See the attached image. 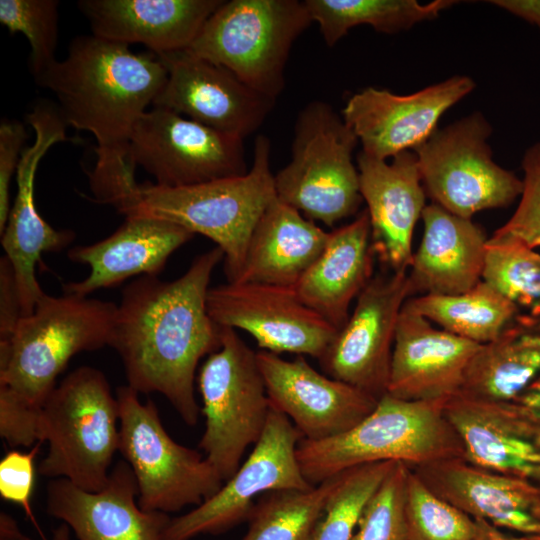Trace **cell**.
Segmentation results:
<instances>
[{
	"label": "cell",
	"instance_id": "obj_17",
	"mask_svg": "<svg viewBox=\"0 0 540 540\" xmlns=\"http://www.w3.org/2000/svg\"><path fill=\"white\" fill-rule=\"evenodd\" d=\"M474 88L473 79L465 75L407 95L367 87L347 99L342 117L361 143V152L388 160L423 144L442 115Z\"/></svg>",
	"mask_w": 540,
	"mask_h": 540
},
{
	"label": "cell",
	"instance_id": "obj_36",
	"mask_svg": "<svg viewBox=\"0 0 540 540\" xmlns=\"http://www.w3.org/2000/svg\"><path fill=\"white\" fill-rule=\"evenodd\" d=\"M408 540H472L476 522L434 494L410 468L406 495Z\"/></svg>",
	"mask_w": 540,
	"mask_h": 540
},
{
	"label": "cell",
	"instance_id": "obj_40",
	"mask_svg": "<svg viewBox=\"0 0 540 540\" xmlns=\"http://www.w3.org/2000/svg\"><path fill=\"white\" fill-rule=\"evenodd\" d=\"M43 442H37L29 452L11 449L0 461V496L19 505L40 536L46 540L34 516L31 498L35 484L34 460Z\"/></svg>",
	"mask_w": 540,
	"mask_h": 540
},
{
	"label": "cell",
	"instance_id": "obj_33",
	"mask_svg": "<svg viewBox=\"0 0 540 540\" xmlns=\"http://www.w3.org/2000/svg\"><path fill=\"white\" fill-rule=\"evenodd\" d=\"M339 474L309 489L263 494L255 503L242 540H310Z\"/></svg>",
	"mask_w": 540,
	"mask_h": 540
},
{
	"label": "cell",
	"instance_id": "obj_12",
	"mask_svg": "<svg viewBox=\"0 0 540 540\" xmlns=\"http://www.w3.org/2000/svg\"><path fill=\"white\" fill-rule=\"evenodd\" d=\"M302 439L291 420L271 406L264 431L245 462L212 497L171 518L164 540L222 534L248 520L257 496L314 486L305 479L299 466L297 447Z\"/></svg>",
	"mask_w": 540,
	"mask_h": 540
},
{
	"label": "cell",
	"instance_id": "obj_2",
	"mask_svg": "<svg viewBox=\"0 0 540 540\" xmlns=\"http://www.w3.org/2000/svg\"><path fill=\"white\" fill-rule=\"evenodd\" d=\"M224 259L219 247L197 256L173 281L140 276L122 291L110 347L119 355L128 386L160 393L183 421L197 424L199 361L221 346V327L207 309L209 283Z\"/></svg>",
	"mask_w": 540,
	"mask_h": 540
},
{
	"label": "cell",
	"instance_id": "obj_37",
	"mask_svg": "<svg viewBox=\"0 0 540 540\" xmlns=\"http://www.w3.org/2000/svg\"><path fill=\"white\" fill-rule=\"evenodd\" d=\"M58 7L57 0H0L1 24L11 34H23L30 44L34 78L57 62Z\"/></svg>",
	"mask_w": 540,
	"mask_h": 540
},
{
	"label": "cell",
	"instance_id": "obj_5",
	"mask_svg": "<svg viewBox=\"0 0 540 540\" xmlns=\"http://www.w3.org/2000/svg\"><path fill=\"white\" fill-rule=\"evenodd\" d=\"M270 159L271 142L258 135L246 174L182 187L139 184L136 201L124 216L167 220L211 239L224 254L227 282H232L256 223L276 197Z\"/></svg>",
	"mask_w": 540,
	"mask_h": 540
},
{
	"label": "cell",
	"instance_id": "obj_26",
	"mask_svg": "<svg viewBox=\"0 0 540 540\" xmlns=\"http://www.w3.org/2000/svg\"><path fill=\"white\" fill-rule=\"evenodd\" d=\"M222 0H80L94 36L156 55L185 50Z\"/></svg>",
	"mask_w": 540,
	"mask_h": 540
},
{
	"label": "cell",
	"instance_id": "obj_27",
	"mask_svg": "<svg viewBox=\"0 0 540 540\" xmlns=\"http://www.w3.org/2000/svg\"><path fill=\"white\" fill-rule=\"evenodd\" d=\"M424 232L408 277L413 296L455 295L482 280L487 238L472 221L433 203L421 216Z\"/></svg>",
	"mask_w": 540,
	"mask_h": 540
},
{
	"label": "cell",
	"instance_id": "obj_24",
	"mask_svg": "<svg viewBox=\"0 0 540 540\" xmlns=\"http://www.w3.org/2000/svg\"><path fill=\"white\" fill-rule=\"evenodd\" d=\"M479 347L436 328L403 305L387 393L408 401H446L460 392L467 366Z\"/></svg>",
	"mask_w": 540,
	"mask_h": 540
},
{
	"label": "cell",
	"instance_id": "obj_21",
	"mask_svg": "<svg viewBox=\"0 0 540 540\" xmlns=\"http://www.w3.org/2000/svg\"><path fill=\"white\" fill-rule=\"evenodd\" d=\"M444 413L466 461L540 484V425L514 402L457 394L445 401Z\"/></svg>",
	"mask_w": 540,
	"mask_h": 540
},
{
	"label": "cell",
	"instance_id": "obj_41",
	"mask_svg": "<svg viewBox=\"0 0 540 540\" xmlns=\"http://www.w3.org/2000/svg\"><path fill=\"white\" fill-rule=\"evenodd\" d=\"M24 124L4 119L0 124V234L3 232L11 209V180L16 175L23 145L27 139Z\"/></svg>",
	"mask_w": 540,
	"mask_h": 540
},
{
	"label": "cell",
	"instance_id": "obj_48",
	"mask_svg": "<svg viewBox=\"0 0 540 540\" xmlns=\"http://www.w3.org/2000/svg\"><path fill=\"white\" fill-rule=\"evenodd\" d=\"M534 319H537V320H539V321H540V315H539V316H538L537 318H534Z\"/></svg>",
	"mask_w": 540,
	"mask_h": 540
},
{
	"label": "cell",
	"instance_id": "obj_30",
	"mask_svg": "<svg viewBox=\"0 0 540 540\" xmlns=\"http://www.w3.org/2000/svg\"><path fill=\"white\" fill-rule=\"evenodd\" d=\"M540 376V321L519 314L493 341L480 345L458 394L512 402Z\"/></svg>",
	"mask_w": 540,
	"mask_h": 540
},
{
	"label": "cell",
	"instance_id": "obj_39",
	"mask_svg": "<svg viewBox=\"0 0 540 540\" xmlns=\"http://www.w3.org/2000/svg\"><path fill=\"white\" fill-rule=\"evenodd\" d=\"M523 189L520 201L509 220L494 233L510 235L530 247H540V140L524 153Z\"/></svg>",
	"mask_w": 540,
	"mask_h": 540
},
{
	"label": "cell",
	"instance_id": "obj_22",
	"mask_svg": "<svg viewBox=\"0 0 540 540\" xmlns=\"http://www.w3.org/2000/svg\"><path fill=\"white\" fill-rule=\"evenodd\" d=\"M438 497L473 519L540 537V484L449 458L411 468Z\"/></svg>",
	"mask_w": 540,
	"mask_h": 540
},
{
	"label": "cell",
	"instance_id": "obj_44",
	"mask_svg": "<svg viewBox=\"0 0 540 540\" xmlns=\"http://www.w3.org/2000/svg\"><path fill=\"white\" fill-rule=\"evenodd\" d=\"M512 402L540 425V376L526 387Z\"/></svg>",
	"mask_w": 540,
	"mask_h": 540
},
{
	"label": "cell",
	"instance_id": "obj_1",
	"mask_svg": "<svg viewBox=\"0 0 540 540\" xmlns=\"http://www.w3.org/2000/svg\"><path fill=\"white\" fill-rule=\"evenodd\" d=\"M167 77L155 53L91 34L76 36L67 56L34 78L56 96L68 126L94 136L96 163L87 172L92 200L123 215L139 190L129 156L132 132Z\"/></svg>",
	"mask_w": 540,
	"mask_h": 540
},
{
	"label": "cell",
	"instance_id": "obj_34",
	"mask_svg": "<svg viewBox=\"0 0 540 540\" xmlns=\"http://www.w3.org/2000/svg\"><path fill=\"white\" fill-rule=\"evenodd\" d=\"M482 280L525 314L540 315V253L522 240L493 233L486 244Z\"/></svg>",
	"mask_w": 540,
	"mask_h": 540
},
{
	"label": "cell",
	"instance_id": "obj_28",
	"mask_svg": "<svg viewBox=\"0 0 540 540\" xmlns=\"http://www.w3.org/2000/svg\"><path fill=\"white\" fill-rule=\"evenodd\" d=\"M375 253L367 210L352 222L329 232L327 243L298 280L300 300L340 330L349 308L373 278Z\"/></svg>",
	"mask_w": 540,
	"mask_h": 540
},
{
	"label": "cell",
	"instance_id": "obj_16",
	"mask_svg": "<svg viewBox=\"0 0 540 540\" xmlns=\"http://www.w3.org/2000/svg\"><path fill=\"white\" fill-rule=\"evenodd\" d=\"M410 297L408 272L373 276L319 360L326 374L378 400L385 395L398 319Z\"/></svg>",
	"mask_w": 540,
	"mask_h": 540
},
{
	"label": "cell",
	"instance_id": "obj_38",
	"mask_svg": "<svg viewBox=\"0 0 540 540\" xmlns=\"http://www.w3.org/2000/svg\"><path fill=\"white\" fill-rule=\"evenodd\" d=\"M410 467L395 462L365 506L352 540H408L406 495Z\"/></svg>",
	"mask_w": 540,
	"mask_h": 540
},
{
	"label": "cell",
	"instance_id": "obj_32",
	"mask_svg": "<svg viewBox=\"0 0 540 540\" xmlns=\"http://www.w3.org/2000/svg\"><path fill=\"white\" fill-rule=\"evenodd\" d=\"M457 3L435 0H305L313 22H317L328 46H334L350 29L369 25L376 31L394 34L433 20L441 11Z\"/></svg>",
	"mask_w": 540,
	"mask_h": 540
},
{
	"label": "cell",
	"instance_id": "obj_8",
	"mask_svg": "<svg viewBox=\"0 0 540 540\" xmlns=\"http://www.w3.org/2000/svg\"><path fill=\"white\" fill-rule=\"evenodd\" d=\"M312 22L305 1H224L186 50L276 100L291 48Z\"/></svg>",
	"mask_w": 540,
	"mask_h": 540
},
{
	"label": "cell",
	"instance_id": "obj_14",
	"mask_svg": "<svg viewBox=\"0 0 540 540\" xmlns=\"http://www.w3.org/2000/svg\"><path fill=\"white\" fill-rule=\"evenodd\" d=\"M207 309L218 326L245 331L261 350L274 354L320 360L338 333L300 300L294 287L227 282L209 289Z\"/></svg>",
	"mask_w": 540,
	"mask_h": 540
},
{
	"label": "cell",
	"instance_id": "obj_10",
	"mask_svg": "<svg viewBox=\"0 0 540 540\" xmlns=\"http://www.w3.org/2000/svg\"><path fill=\"white\" fill-rule=\"evenodd\" d=\"M119 452L138 487V503L146 511L178 512L200 505L224 484L199 451L177 443L164 428L153 401L141 402L128 385L117 389Z\"/></svg>",
	"mask_w": 540,
	"mask_h": 540
},
{
	"label": "cell",
	"instance_id": "obj_13",
	"mask_svg": "<svg viewBox=\"0 0 540 540\" xmlns=\"http://www.w3.org/2000/svg\"><path fill=\"white\" fill-rule=\"evenodd\" d=\"M243 140L152 106L135 125L130 162L157 185L182 187L246 174Z\"/></svg>",
	"mask_w": 540,
	"mask_h": 540
},
{
	"label": "cell",
	"instance_id": "obj_47",
	"mask_svg": "<svg viewBox=\"0 0 540 540\" xmlns=\"http://www.w3.org/2000/svg\"><path fill=\"white\" fill-rule=\"evenodd\" d=\"M51 540H71L70 528L65 523H61L53 530Z\"/></svg>",
	"mask_w": 540,
	"mask_h": 540
},
{
	"label": "cell",
	"instance_id": "obj_20",
	"mask_svg": "<svg viewBox=\"0 0 540 540\" xmlns=\"http://www.w3.org/2000/svg\"><path fill=\"white\" fill-rule=\"evenodd\" d=\"M46 506L78 540H164L171 521L166 513L140 507L137 482L126 461H119L105 486L95 492L67 479H52Z\"/></svg>",
	"mask_w": 540,
	"mask_h": 540
},
{
	"label": "cell",
	"instance_id": "obj_35",
	"mask_svg": "<svg viewBox=\"0 0 540 540\" xmlns=\"http://www.w3.org/2000/svg\"><path fill=\"white\" fill-rule=\"evenodd\" d=\"M394 464L369 463L339 473L310 540H352L365 506Z\"/></svg>",
	"mask_w": 540,
	"mask_h": 540
},
{
	"label": "cell",
	"instance_id": "obj_6",
	"mask_svg": "<svg viewBox=\"0 0 540 540\" xmlns=\"http://www.w3.org/2000/svg\"><path fill=\"white\" fill-rule=\"evenodd\" d=\"M119 440V406L108 380L100 370L81 366L54 388L42 407L39 441L49 448L38 471L99 491L108 481Z\"/></svg>",
	"mask_w": 540,
	"mask_h": 540
},
{
	"label": "cell",
	"instance_id": "obj_29",
	"mask_svg": "<svg viewBox=\"0 0 540 540\" xmlns=\"http://www.w3.org/2000/svg\"><path fill=\"white\" fill-rule=\"evenodd\" d=\"M328 236L276 196L256 223L240 273L232 282L294 287L323 251Z\"/></svg>",
	"mask_w": 540,
	"mask_h": 540
},
{
	"label": "cell",
	"instance_id": "obj_3",
	"mask_svg": "<svg viewBox=\"0 0 540 540\" xmlns=\"http://www.w3.org/2000/svg\"><path fill=\"white\" fill-rule=\"evenodd\" d=\"M117 305L45 294L0 343V436L10 447L39 442L43 405L71 358L110 345Z\"/></svg>",
	"mask_w": 540,
	"mask_h": 540
},
{
	"label": "cell",
	"instance_id": "obj_11",
	"mask_svg": "<svg viewBox=\"0 0 540 540\" xmlns=\"http://www.w3.org/2000/svg\"><path fill=\"white\" fill-rule=\"evenodd\" d=\"M491 132L486 118L475 112L437 129L414 150L423 187L435 204L472 219L520 197L522 180L492 159Z\"/></svg>",
	"mask_w": 540,
	"mask_h": 540
},
{
	"label": "cell",
	"instance_id": "obj_46",
	"mask_svg": "<svg viewBox=\"0 0 540 540\" xmlns=\"http://www.w3.org/2000/svg\"><path fill=\"white\" fill-rule=\"evenodd\" d=\"M0 540H34L20 529L17 521L10 514L0 512Z\"/></svg>",
	"mask_w": 540,
	"mask_h": 540
},
{
	"label": "cell",
	"instance_id": "obj_43",
	"mask_svg": "<svg viewBox=\"0 0 540 540\" xmlns=\"http://www.w3.org/2000/svg\"><path fill=\"white\" fill-rule=\"evenodd\" d=\"M540 28V0H491L488 1Z\"/></svg>",
	"mask_w": 540,
	"mask_h": 540
},
{
	"label": "cell",
	"instance_id": "obj_18",
	"mask_svg": "<svg viewBox=\"0 0 540 540\" xmlns=\"http://www.w3.org/2000/svg\"><path fill=\"white\" fill-rule=\"evenodd\" d=\"M158 57L168 77L152 106L244 139L262 126L275 105V99L251 88L228 69L186 49Z\"/></svg>",
	"mask_w": 540,
	"mask_h": 540
},
{
	"label": "cell",
	"instance_id": "obj_31",
	"mask_svg": "<svg viewBox=\"0 0 540 540\" xmlns=\"http://www.w3.org/2000/svg\"><path fill=\"white\" fill-rule=\"evenodd\" d=\"M458 337L483 345L496 339L520 309L483 280L455 295H418L404 304Z\"/></svg>",
	"mask_w": 540,
	"mask_h": 540
},
{
	"label": "cell",
	"instance_id": "obj_7",
	"mask_svg": "<svg viewBox=\"0 0 540 540\" xmlns=\"http://www.w3.org/2000/svg\"><path fill=\"white\" fill-rule=\"evenodd\" d=\"M358 142L332 106L308 103L295 122L291 160L274 174L277 198L329 227L354 215L363 201L353 162Z\"/></svg>",
	"mask_w": 540,
	"mask_h": 540
},
{
	"label": "cell",
	"instance_id": "obj_25",
	"mask_svg": "<svg viewBox=\"0 0 540 540\" xmlns=\"http://www.w3.org/2000/svg\"><path fill=\"white\" fill-rule=\"evenodd\" d=\"M194 237L184 227L158 218L127 216L108 237L71 248L67 257L86 264L90 273L62 286L64 294H89L119 285L135 276H158L168 258Z\"/></svg>",
	"mask_w": 540,
	"mask_h": 540
},
{
	"label": "cell",
	"instance_id": "obj_15",
	"mask_svg": "<svg viewBox=\"0 0 540 540\" xmlns=\"http://www.w3.org/2000/svg\"><path fill=\"white\" fill-rule=\"evenodd\" d=\"M26 120L35 132V140L21 155L16 172L17 193L1 233L5 256L15 273L23 316L30 315L46 294L35 272L41 255L59 252L75 239L74 231L56 229L41 217L34 197L39 163L54 144L69 140L68 125L58 106L46 100L39 101Z\"/></svg>",
	"mask_w": 540,
	"mask_h": 540
},
{
	"label": "cell",
	"instance_id": "obj_4",
	"mask_svg": "<svg viewBox=\"0 0 540 540\" xmlns=\"http://www.w3.org/2000/svg\"><path fill=\"white\" fill-rule=\"evenodd\" d=\"M445 401H408L388 393L350 430L321 441L302 439L297 458L312 485L353 467L394 461L414 468L463 458L461 442L444 413Z\"/></svg>",
	"mask_w": 540,
	"mask_h": 540
},
{
	"label": "cell",
	"instance_id": "obj_9",
	"mask_svg": "<svg viewBox=\"0 0 540 540\" xmlns=\"http://www.w3.org/2000/svg\"><path fill=\"white\" fill-rule=\"evenodd\" d=\"M197 382L205 417L199 447L225 482L261 437L271 409L257 352L235 329L221 327V346L207 356Z\"/></svg>",
	"mask_w": 540,
	"mask_h": 540
},
{
	"label": "cell",
	"instance_id": "obj_19",
	"mask_svg": "<svg viewBox=\"0 0 540 540\" xmlns=\"http://www.w3.org/2000/svg\"><path fill=\"white\" fill-rule=\"evenodd\" d=\"M270 404L294 422L303 439L321 441L357 425L378 399L343 381L316 371L302 355L284 360L257 352Z\"/></svg>",
	"mask_w": 540,
	"mask_h": 540
},
{
	"label": "cell",
	"instance_id": "obj_23",
	"mask_svg": "<svg viewBox=\"0 0 540 540\" xmlns=\"http://www.w3.org/2000/svg\"><path fill=\"white\" fill-rule=\"evenodd\" d=\"M391 159L359 153L360 193L367 205L375 256L390 272H408L414 228L426 207L425 191L414 152Z\"/></svg>",
	"mask_w": 540,
	"mask_h": 540
},
{
	"label": "cell",
	"instance_id": "obj_42",
	"mask_svg": "<svg viewBox=\"0 0 540 540\" xmlns=\"http://www.w3.org/2000/svg\"><path fill=\"white\" fill-rule=\"evenodd\" d=\"M23 317L15 273L9 259H0V343L7 342Z\"/></svg>",
	"mask_w": 540,
	"mask_h": 540
},
{
	"label": "cell",
	"instance_id": "obj_45",
	"mask_svg": "<svg viewBox=\"0 0 540 540\" xmlns=\"http://www.w3.org/2000/svg\"><path fill=\"white\" fill-rule=\"evenodd\" d=\"M474 520L476 531L472 540H540V537L537 536L521 535L503 530L481 519Z\"/></svg>",
	"mask_w": 540,
	"mask_h": 540
}]
</instances>
